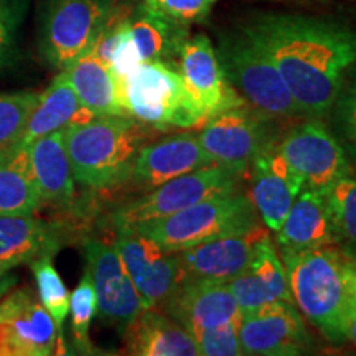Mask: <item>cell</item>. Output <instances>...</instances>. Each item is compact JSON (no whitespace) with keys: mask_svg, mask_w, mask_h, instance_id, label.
<instances>
[{"mask_svg":"<svg viewBox=\"0 0 356 356\" xmlns=\"http://www.w3.org/2000/svg\"><path fill=\"white\" fill-rule=\"evenodd\" d=\"M243 29L274 61L302 115L327 118L356 63L355 30L296 13H259Z\"/></svg>","mask_w":356,"mask_h":356,"instance_id":"obj_1","label":"cell"},{"mask_svg":"<svg viewBox=\"0 0 356 356\" xmlns=\"http://www.w3.org/2000/svg\"><path fill=\"white\" fill-rule=\"evenodd\" d=\"M150 129L132 115H102L65 127L74 181L91 190L127 184L137 155L150 139Z\"/></svg>","mask_w":356,"mask_h":356,"instance_id":"obj_2","label":"cell"},{"mask_svg":"<svg viewBox=\"0 0 356 356\" xmlns=\"http://www.w3.org/2000/svg\"><path fill=\"white\" fill-rule=\"evenodd\" d=\"M292 300L302 315L333 345L346 341L350 310L343 280V252L338 246L280 252Z\"/></svg>","mask_w":356,"mask_h":356,"instance_id":"obj_3","label":"cell"},{"mask_svg":"<svg viewBox=\"0 0 356 356\" xmlns=\"http://www.w3.org/2000/svg\"><path fill=\"white\" fill-rule=\"evenodd\" d=\"M129 115L157 131L203 126L207 115L184 76L172 63L147 61L122 78Z\"/></svg>","mask_w":356,"mask_h":356,"instance_id":"obj_4","label":"cell"},{"mask_svg":"<svg viewBox=\"0 0 356 356\" xmlns=\"http://www.w3.org/2000/svg\"><path fill=\"white\" fill-rule=\"evenodd\" d=\"M259 215L246 195H221L191 204L167 218L132 228L159 244L163 251L178 252L225 236L244 233L259 226Z\"/></svg>","mask_w":356,"mask_h":356,"instance_id":"obj_5","label":"cell"},{"mask_svg":"<svg viewBox=\"0 0 356 356\" xmlns=\"http://www.w3.org/2000/svg\"><path fill=\"white\" fill-rule=\"evenodd\" d=\"M216 56L225 76L249 106L275 119L302 115L274 61L246 30L221 35Z\"/></svg>","mask_w":356,"mask_h":356,"instance_id":"obj_6","label":"cell"},{"mask_svg":"<svg viewBox=\"0 0 356 356\" xmlns=\"http://www.w3.org/2000/svg\"><path fill=\"white\" fill-rule=\"evenodd\" d=\"M243 173L210 165L177 177L139 198L121 204L113 215L115 229H132L142 222L167 218L203 200L236 193Z\"/></svg>","mask_w":356,"mask_h":356,"instance_id":"obj_7","label":"cell"},{"mask_svg":"<svg viewBox=\"0 0 356 356\" xmlns=\"http://www.w3.org/2000/svg\"><path fill=\"white\" fill-rule=\"evenodd\" d=\"M275 122V118L244 102L208 119L198 139L215 165L244 173L257 155L280 139Z\"/></svg>","mask_w":356,"mask_h":356,"instance_id":"obj_8","label":"cell"},{"mask_svg":"<svg viewBox=\"0 0 356 356\" xmlns=\"http://www.w3.org/2000/svg\"><path fill=\"white\" fill-rule=\"evenodd\" d=\"M113 10L114 0H50L40 40L44 60L65 70L91 51Z\"/></svg>","mask_w":356,"mask_h":356,"instance_id":"obj_9","label":"cell"},{"mask_svg":"<svg viewBox=\"0 0 356 356\" xmlns=\"http://www.w3.org/2000/svg\"><path fill=\"white\" fill-rule=\"evenodd\" d=\"M65 353L58 332L38 296L17 287L0 297V356H50Z\"/></svg>","mask_w":356,"mask_h":356,"instance_id":"obj_10","label":"cell"},{"mask_svg":"<svg viewBox=\"0 0 356 356\" xmlns=\"http://www.w3.org/2000/svg\"><path fill=\"white\" fill-rule=\"evenodd\" d=\"M279 150L310 188L327 190L353 173L343 145L320 119L307 118L293 126L279 140Z\"/></svg>","mask_w":356,"mask_h":356,"instance_id":"obj_11","label":"cell"},{"mask_svg":"<svg viewBox=\"0 0 356 356\" xmlns=\"http://www.w3.org/2000/svg\"><path fill=\"white\" fill-rule=\"evenodd\" d=\"M83 249L86 270L96 291L97 314L102 322L114 327L122 335L145 309L140 293L132 282L115 244L89 238L83 243Z\"/></svg>","mask_w":356,"mask_h":356,"instance_id":"obj_12","label":"cell"},{"mask_svg":"<svg viewBox=\"0 0 356 356\" xmlns=\"http://www.w3.org/2000/svg\"><path fill=\"white\" fill-rule=\"evenodd\" d=\"M114 244L145 309H160L188 277L178 252L163 251L157 243L137 231L118 229Z\"/></svg>","mask_w":356,"mask_h":356,"instance_id":"obj_13","label":"cell"},{"mask_svg":"<svg viewBox=\"0 0 356 356\" xmlns=\"http://www.w3.org/2000/svg\"><path fill=\"white\" fill-rule=\"evenodd\" d=\"M244 355L297 356L312 348V337L293 302L275 300L243 314L238 328Z\"/></svg>","mask_w":356,"mask_h":356,"instance_id":"obj_14","label":"cell"},{"mask_svg":"<svg viewBox=\"0 0 356 356\" xmlns=\"http://www.w3.org/2000/svg\"><path fill=\"white\" fill-rule=\"evenodd\" d=\"M160 309L191 337L225 323L241 322L243 318L228 282L191 275L172 292Z\"/></svg>","mask_w":356,"mask_h":356,"instance_id":"obj_15","label":"cell"},{"mask_svg":"<svg viewBox=\"0 0 356 356\" xmlns=\"http://www.w3.org/2000/svg\"><path fill=\"white\" fill-rule=\"evenodd\" d=\"M215 165L210 155L200 144L197 132H180L165 139L147 142L137 155L131 185L150 191L173 178Z\"/></svg>","mask_w":356,"mask_h":356,"instance_id":"obj_16","label":"cell"},{"mask_svg":"<svg viewBox=\"0 0 356 356\" xmlns=\"http://www.w3.org/2000/svg\"><path fill=\"white\" fill-rule=\"evenodd\" d=\"M178 71L203 108L207 121L246 102L222 73L216 50L207 35L186 40L178 56Z\"/></svg>","mask_w":356,"mask_h":356,"instance_id":"obj_17","label":"cell"},{"mask_svg":"<svg viewBox=\"0 0 356 356\" xmlns=\"http://www.w3.org/2000/svg\"><path fill=\"white\" fill-rule=\"evenodd\" d=\"M279 140L257 155L249 167L252 172V203L266 228L274 233L282 226L293 200L305 186L280 154Z\"/></svg>","mask_w":356,"mask_h":356,"instance_id":"obj_18","label":"cell"},{"mask_svg":"<svg viewBox=\"0 0 356 356\" xmlns=\"http://www.w3.org/2000/svg\"><path fill=\"white\" fill-rule=\"evenodd\" d=\"M228 286L243 314L275 300L293 302L286 267L269 234L261 239L251 261L236 277L228 280Z\"/></svg>","mask_w":356,"mask_h":356,"instance_id":"obj_19","label":"cell"},{"mask_svg":"<svg viewBox=\"0 0 356 356\" xmlns=\"http://www.w3.org/2000/svg\"><path fill=\"white\" fill-rule=\"evenodd\" d=\"M275 244L280 252L337 246L338 239L325 190L310 186L300 190L282 226L275 231Z\"/></svg>","mask_w":356,"mask_h":356,"instance_id":"obj_20","label":"cell"},{"mask_svg":"<svg viewBox=\"0 0 356 356\" xmlns=\"http://www.w3.org/2000/svg\"><path fill=\"white\" fill-rule=\"evenodd\" d=\"M267 234V229L259 225L244 233L181 249L178 251V257L191 277H208L228 282L248 266L256 246Z\"/></svg>","mask_w":356,"mask_h":356,"instance_id":"obj_21","label":"cell"},{"mask_svg":"<svg viewBox=\"0 0 356 356\" xmlns=\"http://www.w3.org/2000/svg\"><path fill=\"white\" fill-rule=\"evenodd\" d=\"M95 118L96 115L89 113L78 99L68 78L60 73L50 86L40 92L38 102L30 113L13 145L29 147L40 137L68 127L71 124L88 122Z\"/></svg>","mask_w":356,"mask_h":356,"instance_id":"obj_22","label":"cell"},{"mask_svg":"<svg viewBox=\"0 0 356 356\" xmlns=\"http://www.w3.org/2000/svg\"><path fill=\"white\" fill-rule=\"evenodd\" d=\"M78 99L96 118L129 115L122 99V78L108 63L89 51L61 70Z\"/></svg>","mask_w":356,"mask_h":356,"instance_id":"obj_23","label":"cell"},{"mask_svg":"<svg viewBox=\"0 0 356 356\" xmlns=\"http://www.w3.org/2000/svg\"><path fill=\"white\" fill-rule=\"evenodd\" d=\"M30 165L42 204L66 207L74 197V177L65 145L63 129L29 145Z\"/></svg>","mask_w":356,"mask_h":356,"instance_id":"obj_24","label":"cell"},{"mask_svg":"<svg viewBox=\"0 0 356 356\" xmlns=\"http://www.w3.org/2000/svg\"><path fill=\"white\" fill-rule=\"evenodd\" d=\"M129 355L198 356L193 337L157 309H144L122 333Z\"/></svg>","mask_w":356,"mask_h":356,"instance_id":"obj_25","label":"cell"},{"mask_svg":"<svg viewBox=\"0 0 356 356\" xmlns=\"http://www.w3.org/2000/svg\"><path fill=\"white\" fill-rule=\"evenodd\" d=\"M129 26L142 63H172L173 58L180 56L181 48L190 38V25L160 15L142 3L134 15L129 17Z\"/></svg>","mask_w":356,"mask_h":356,"instance_id":"obj_26","label":"cell"},{"mask_svg":"<svg viewBox=\"0 0 356 356\" xmlns=\"http://www.w3.org/2000/svg\"><path fill=\"white\" fill-rule=\"evenodd\" d=\"M48 225L32 215H0V273L55 252Z\"/></svg>","mask_w":356,"mask_h":356,"instance_id":"obj_27","label":"cell"},{"mask_svg":"<svg viewBox=\"0 0 356 356\" xmlns=\"http://www.w3.org/2000/svg\"><path fill=\"white\" fill-rule=\"evenodd\" d=\"M40 204L29 147L0 149V215H33Z\"/></svg>","mask_w":356,"mask_h":356,"instance_id":"obj_28","label":"cell"},{"mask_svg":"<svg viewBox=\"0 0 356 356\" xmlns=\"http://www.w3.org/2000/svg\"><path fill=\"white\" fill-rule=\"evenodd\" d=\"M341 251L356 256V180L345 177L325 190Z\"/></svg>","mask_w":356,"mask_h":356,"instance_id":"obj_29","label":"cell"},{"mask_svg":"<svg viewBox=\"0 0 356 356\" xmlns=\"http://www.w3.org/2000/svg\"><path fill=\"white\" fill-rule=\"evenodd\" d=\"M30 267L37 282L38 299L51 315L58 332L63 335V325L70 315V292L56 267L53 266V252L37 257L30 262Z\"/></svg>","mask_w":356,"mask_h":356,"instance_id":"obj_30","label":"cell"},{"mask_svg":"<svg viewBox=\"0 0 356 356\" xmlns=\"http://www.w3.org/2000/svg\"><path fill=\"white\" fill-rule=\"evenodd\" d=\"M97 314L96 291L92 286L91 275L86 270L83 279L70 296V317L71 332L76 348L81 353H91V341H89V327L92 318Z\"/></svg>","mask_w":356,"mask_h":356,"instance_id":"obj_31","label":"cell"},{"mask_svg":"<svg viewBox=\"0 0 356 356\" xmlns=\"http://www.w3.org/2000/svg\"><path fill=\"white\" fill-rule=\"evenodd\" d=\"M38 92H0V149L20 136L26 119L38 102Z\"/></svg>","mask_w":356,"mask_h":356,"instance_id":"obj_32","label":"cell"},{"mask_svg":"<svg viewBox=\"0 0 356 356\" xmlns=\"http://www.w3.org/2000/svg\"><path fill=\"white\" fill-rule=\"evenodd\" d=\"M332 111L335 113L340 144L356 162V71L350 83L343 84Z\"/></svg>","mask_w":356,"mask_h":356,"instance_id":"obj_33","label":"cell"},{"mask_svg":"<svg viewBox=\"0 0 356 356\" xmlns=\"http://www.w3.org/2000/svg\"><path fill=\"white\" fill-rule=\"evenodd\" d=\"M239 322L225 323L193 337L198 355L202 356H239L244 355L238 335Z\"/></svg>","mask_w":356,"mask_h":356,"instance_id":"obj_34","label":"cell"},{"mask_svg":"<svg viewBox=\"0 0 356 356\" xmlns=\"http://www.w3.org/2000/svg\"><path fill=\"white\" fill-rule=\"evenodd\" d=\"M218 0H142V6L168 19L190 25L208 17Z\"/></svg>","mask_w":356,"mask_h":356,"instance_id":"obj_35","label":"cell"},{"mask_svg":"<svg viewBox=\"0 0 356 356\" xmlns=\"http://www.w3.org/2000/svg\"><path fill=\"white\" fill-rule=\"evenodd\" d=\"M343 280L350 305L356 309V256H350L346 252H343Z\"/></svg>","mask_w":356,"mask_h":356,"instance_id":"obj_36","label":"cell"},{"mask_svg":"<svg viewBox=\"0 0 356 356\" xmlns=\"http://www.w3.org/2000/svg\"><path fill=\"white\" fill-rule=\"evenodd\" d=\"M10 48V20L7 13L0 8V63Z\"/></svg>","mask_w":356,"mask_h":356,"instance_id":"obj_37","label":"cell"},{"mask_svg":"<svg viewBox=\"0 0 356 356\" xmlns=\"http://www.w3.org/2000/svg\"><path fill=\"white\" fill-rule=\"evenodd\" d=\"M345 333H346V341H351L356 346V309L350 305L348 315H346V327H345Z\"/></svg>","mask_w":356,"mask_h":356,"instance_id":"obj_38","label":"cell"},{"mask_svg":"<svg viewBox=\"0 0 356 356\" xmlns=\"http://www.w3.org/2000/svg\"><path fill=\"white\" fill-rule=\"evenodd\" d=\"M10 282H12V279H7L6 274L0 273V297H2L3 293H6L8 289H10V286H12Z\"/></svg>","mask_w":356,"mask_h":356,"instance_id":"obj_39","label":"cell"}]
</instances>
